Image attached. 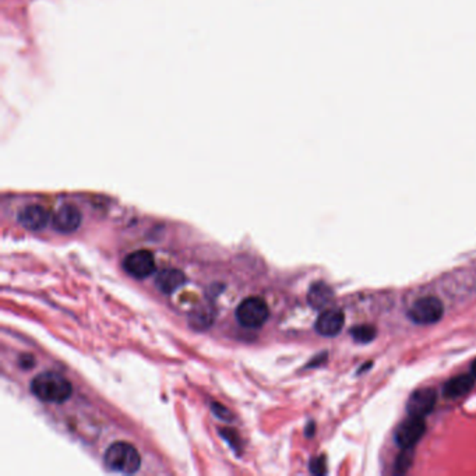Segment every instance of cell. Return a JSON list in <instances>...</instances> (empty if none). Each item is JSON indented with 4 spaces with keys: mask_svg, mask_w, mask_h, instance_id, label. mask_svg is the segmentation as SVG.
I'll return each instance as SVG.
<instances>
[{
    "mask_svg": "<svg viewBox=\"0 0 476 476\" xmlns=\"http://www.w3.org/2000/svg\"><path fill=\"white\" fill-rule=\"evenodd\" d=\"M31 391L36 397L43 402L62 404L66 402L73 394L72 383L56 372L40 373L31 382Z\"/></svg>",
    "mask_w": 476,
    "mask_h": 476,
    "instance_id": "1",
    "label": "cell"
},
{
    "mask_svg": "<svg viewBox=\"0 0 476 476\" xmlns=\"http://www.w3.org/2000/svg\"><path fill=\"white\" fill-rule=\"evenodd\" d=\"M104 461L111 471L126 475L137 472L141 467V457L137 448L124 441H117L109 445L105 451Z\"/></svg>",
    "mask_w": 476,
    "mask_h": 476,
    "instance_id": "2",
    "label": "cell"
},
{
    "mask_svg": "<svg viewBox=\"0 0 476 476\" xmlns=\"http://www.w3.org/2000/svg\"><path fill=\"white\" fill-rule=\"evenodd\" d=\"M270 316L267 303L261 298H247L237 309V318L243 327L259 328L261 327Z\"/></svg>",
    "mask_w": 476,
    "mask_h": 476,
    "instance_id": "3",
    "label": "cell"
},
{
    "mask_svg": "<svg viewBox=\"0 0 476 476\" xmlns=\"http://www.w3.org/2000/svg\"><path fill=\"white\" fill-rule=\"evenodd\" d=\"M444 315L443 303L435 296H425L418 299L409 309L408 316L415 323L421 325H429L440 321Z\"/></svg>",
    "mask_w": 476,
    "mask_h": 476,
    "instance_id": "4",
    "label": "cell"
},
{
    "mask_svg": "<svg viewBox=\"0 0 476 476\" xmlns=\"http://www.w3.org/2000/svg\"><path fill=\"white\" fill-rule=\"evenodd\" d=\"M123 269L129 276L144 279L156 271V259L148 250H137L124 257Z\"/></svg>",
    "mask_w": 476,
    "mask_h": 476,
    "instance_id": "5",
    "label": "cell"
},
{
    "mask_svg": "<svg viewBox=\"0 0 476 476\" xmlns=\"http://www.w3.org/2000/svg\"><path fill=\"white\" fill-rule=\"evenodd\" d=\"M426 432L425 418L409 416L398 426L396 441L401 448H413Z\"/></svg>",
    "mask_w": 476,
    "mask_h": 476,
    "instance_id": "6",
    "label": "cell"
},
{
    "mask_svg": "<svg viewBox=\"0 0 476 476\" xmlns=\"http://www.w3.org/2000/svg\"><path fill=\"white\" fill-rule=\"evenodd\" d=\"M437 402V393L435 389L431 387H425V389H419L416 390L406 404V409L409 416H419V418H425L426 415H429Z\"/></svg>",
    "mask_w": 476,
    "mask_h": 476,
    "instance_id": "7",
    "label": "cell"
},
{
    "mask_svg": "<svg viewBox=\"0 0 476 476\" xmlns=\"http://www.w3.org/2000/svg\"><path fill=\"white\" fill-rule=\"evenodd\" d=\"M81 211L73 204L62 205L52 218L53 228L60 234H73L81 225Z\"/></svg>",
    "mask_w": 476,
    "mask_h": 476,
    "instance_id": "8",
    "label": "cell"
},
{
    "mask_svg": "<svg viewBox=\"0 0 476 476\" xmlns=\"http://www.w3.org/2000/svg\"><path fill=\"white\" fill-rule=\"evenodd\" d=\"M17 220L20 225H23L28 231H40L49 224L50 215L49 211L45 210L42 205L31 204L20 210Z\"/></svg>",
    "mask_w": 476,
    "mask_h": 476,
    "instance_id": "9",
    "label": "cell"
},
{
    "mask_svg": "<svg viewBox=\"0 0 476 476\" xmlns=\"http://www.w3.org/2000/svg\"><path fill=\"white\" fill-rule=\"evenodd\" d=\"M345 323V316L338 309H327L324 310L316 321V331L324 337H335L340 334Z\"/></svg>",
    "mask_w": 476,
    "mask_h": 476,
    "instance_id": "10",
    "label": "cell"
},
{
    "mask_svg": "<svg viewBox=\"0 0 476 476\" xmlns=\"http://www.w3.org/2000/svg\"><path fill=\"white\" fill-rule=\"evenodd\" d=\"M186 282V277L182 271L176 270V269H165L161 270L157 278H156V283L158 286L159 291L163 293H173L175 291H178L183 283Z\"/></svg>",
    "mask_w": 476,
    "mask_h": 476,
    "instance_id": "11",
    "label": "cell"
},
{
    "mask_svg": "<svg viewBox=\"0 0 476 476\" xmlns=\"http://www.w3.org/2000/svg\"><path fill=\"white\" fill-rule=\"evenodd\" d=\"M474 383L475 377L472 374H460L445 383L443 394L447 398L463 397L472 390Z\"/></svg>",
    "mask_w": 476,
    "mask_h": 476,
    "instance_id": "12",
    "label": "cell"
},
{
    "mask_svg": "<svg viewBox=\"0 0 476 476\" xmlns=\"http://www.w3.org/2000/svg\"><path fill=\"white\" fill-rule=\"evenodd\" d=\"M334 301V291L325 282H315L308 293V302L313 309H325Z\"/></svg>",
    "mask_w": 476,
    "mask_h": 476,
    "instance_id": "13",
    "label": "cell"
},
{
    "mask_svg": "<svg viewBox=\"0 0 476 476\" xmlns=\"http://www.w3.org/2000/svg\"><path fill=\"white\" fill-rule=\"evenodd\" d=\"M351 335L357 342H364L366 344V342H370L376 338V328L372 327V325L362 324V325H357L351 330Z\"/></svg>",
    "mask_w": 476,
    "mask_h": 476,
    "instance_id": "14",
    "label": "cell"
},
{
    "mask_svg": "<svg viewBox=\"0 0 476 476\" xmlns=\"http://www.w3.org/2000/svg\"><path fill=\"white\" fill-rule=\"evenodd\" d=\"M413 461V448H402V453L398 455L396 463V472L397 474H405Z\"/></svg>",
    "mask_w": 476,
    "mask_h": 476,
    "instance_id": "15",
    "label": "cell"
},
{
    "mask_svg": "<svg viewBox=\"0 0 476 476\" xmlns=\"http://www.w3.org/2000/svg\"><path fill=\"white\" fill-rule=\"evenodd\" d=\"M310 471L315 475H324L327 472V465H325V458L324 457H316L310 461Z\"/></svg>",
    "mask_w": 476,
    "mask_h": 476,
    "instance_id": "16",
    "label": "cell"
},
{
    "mask_svg": "<svg viewBox=\"0 0 476 476\" xmlns=\"http://www.w3.org/2000/svg\"><path fill=\"white\" fill-rule=\"evenodd\" d=\"M212 412L220 418V419H222V421H229V419H232V413L228 411V408H225V406H222V405H220V404H212Z\"/></svg>",
    "mask_w": 476,
    "mask_h": 476,
    "instance_id": "17",
    "label": "cell"
},
{
    "mask_svg": "<svg viewBox=\"0 0 476 476\" xmlns=\"http://www.w3.org/2000/svg\"><path fill=\"white\" fill-rule=\"evenodd\" d=\"M471 374H472L474 377H476V360H474V363H472V366H471Z\"/></svg>",
    "mask_w": 476,
    "mask_h": 476,
    "instance_id": "18",
    "label": "cell"
}]
</instances>
